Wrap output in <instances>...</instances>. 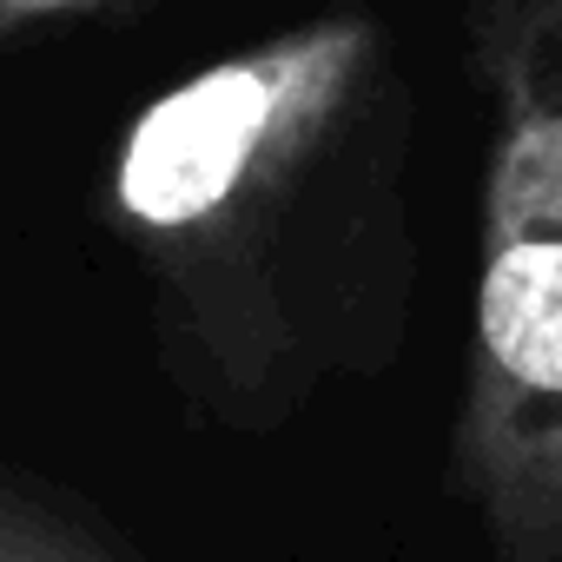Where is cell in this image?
<instances>
[{"label":"cell","instance_id":"1","mask_svg":"<svg viewBox=\"0 0 562 562\" xmlns=\"http://www.w3.org/2000/svg\"><path fill=\"white\" fill-rule=\"evenodd\" d=\"M490 93L457 476L490 562H562V0H483Z\"/></svg>","mask_w":562,"mask_h":562},{"label":"cell","instance_id":"2","mask_svg":"<svg viewBox=\"0 0 562 562\" xmlns=\"http://www.w3.org/2000/svg\"><path fill=\"white\" fill-rule=\"evenodd\" d=\"M378 67V21L325 14L159 93L113 166V212L166 285L172 325L218 364L251 245Z\"/></svg>","mask_w":562,"mask_h":562},{"label":"cell","instance_id":"3","mask_svg":"<svg viewBox=\"0 0 562 562\" xmlns=\"http://www.w3.org/2000/svg\"><path fill=\"white\" fill-rule=\"evenodd\" d=\"M0 562H126L100 529L67 516L54 496L0 476Z\"/></svg>","mask_w":562,"mask_h":562},{"label":"cell","instance_id":"4","mask_svg":"<svg viewBox=\"0 0 562 562\" xmlns=\"http://www.w3.org/2000/svg\"><path fill=\"white\" fill-rule=\"evenodd\" d=\"M67 8H80V0H0V34H14L27 21H47V14H67Z\"/></svg>","mask_w":562,"mask_h":562}]
</instances>
